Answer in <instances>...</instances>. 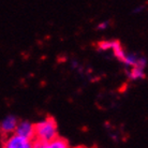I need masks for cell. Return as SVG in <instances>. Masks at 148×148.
I'll list each match as a JSON object with an SVG mask.
<instances>
[{"label":"cell","instance_id":"7a4b0ae2","mask_svg":"<svg viewBox=\"0 0 148 148\" xmlns=\"http://www.w3.org/2000/svg\"><path fill=\"white\" fill-rule=\"evenodd\" d=\"M2 148H32V140L13 133L4 136Z\"/></svg>","mask_w":148,"mask_h":148},{"label":"cell","instance_id":"9c48e42d","mask_svg":"<svg viewBox=\"0 0 148 148\" xmlns=\"http://www.w3.org/2000/svg\"><path fill=\"white\" fill-rule=\"evenodd\" d=\"M108 26H110V22H108V21H104V22L100 23V24L97 26L96 29L98 30V31H103V30L108 29Z\"/></svg>","mask_w":148,"mask_h":148},{"label":"cell","instance_id":"6da1fadb","mask_svg":"<svg viewBox=\"0 0 148 148\" xmlns=\"http://www.w3.org/2000/svg\"><path fill=\"white\" fill-rule=\"evenodd\" d=\"M56 137H58V128L57 122L52 116H47L36 123V138L48 143Z\"/></svg>","mask_w":148,"mask_h":148},{"label":"cell","instance_id":"30bf717a","mask_svg":"<svg viewBox=\"0 0 148 148\" xmlns=\"http://www.w3.org/2000/svg\"><path fill=\"white\" fill-rule=\"evenodd\" d=\"M141 9H143V7H138V8H136V9H135V10L133 11V13H138V12H141V11H142Z\"/></svg>","mask_w":148,"mask_h":148},{"label":"cell","instance_id":"3957f363","mask_svg":"<svg viewBox=\"0 0 148 148\" xmlns=\"http://www.w3.org/2000/svg\"><path fill=\"white\" fill-rule=\"evenodd\" d=\"M15 133L34 141L36 138V123H32L28 120H21L16 127Z\"/></svg>","mask_w":148,"mask_h":148},{"label":"cell","instance_id":"277c9868","mask_svg":"<svg viewBox=\"0 0 148 148\" xmlns=\"http://www.w3.org/2000/svg\"><path fill=\"white\" fill-rule=\"evenodd\" d=\"M18 119L15 117L14 115H8L5 116L0 125V130H1V134L2 136H8L10 134L15 133L16 127L18 125Z\"/></svg>","mask_w":148,"mask_h":148},{"label":"cell","instance_id":"ba28073f","mask_svg":"<svg viewBox=\"0 0 148 148\" xmlns=\"http://www.w3.org/2000/svg\"><path fill=\"white\" fill-rule=\"evenodd\" d=\"M47 143L44 141H41L39 138H34L32 141V148H46Z\"/></svg>","mask_w":148,"mask_h":148},{"label":"cell","instance_id":"52a82bcc","mask_svg":"<svg viewBox=\"0 0 148 148\" xmlns=\"http://www.w3.org/2000/svg\"><path fill=\"white\" fill-rule=\"evenodd\" d=\"M114 42H115V40L100 41V42L97 43V46H98V48L101 49V51H108V49L112 51V48L114 46Z\"/></svg>","mask_w":148,"mask_h":148},{"label":"cell","instance_id":"8992f818","mask_svg":"<svg viewBox=\"0 0 148 148\" xmlns=\"http://www.w3.org/2000/svg\"><path fill=\"white\" fill-rule=\"evenodd\" d=\"M46 148H71L67 140H64L62 137H56L55 140L48 142L46 145Z\"/></svg>","mask_w":148,"mask_h":148},{"label":"cell","instance_id":"8fae6325","mask_svg":"<svg viewBox=\"0 0 148 148\" xmlns=\"http://www.w3.org/2000/svg\"><path fill=\"white\" fill-rule=\"evenodd\" d=\"M77 148H85V147H77Z\"/></svg>","mask_w":148,"mask_h":148},{"label":"cell","instance_id":"5b68a950","mask_svg":"<svg viewBox=\"0 0 148 148\" xmlns=\"http://www.w3.org/2000/svg\"><path fill=\"white\" fill-rule=\"evenodd\" d=\"M128 77L131 81H137L145 77V69L140 67H132L128 71Z\"/></svg>","mask_w":148,"mask_h":148}]
</instances>
